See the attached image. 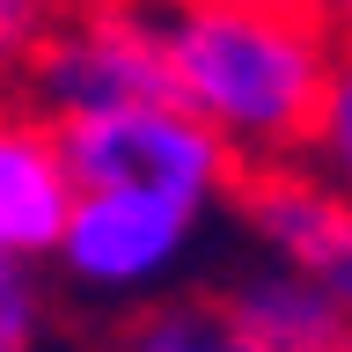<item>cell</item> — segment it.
Listing matches in <instances>:
<instances>
[{"label": "cell", "instance_id": "cell-12", "mask_svg": "<svg viewBox=\"0 0 352 352\" xmlns=\"http://www.w3.org/2000/svg\"><path fill=\"white\" fill-rule=\"evenodd\" d=\"M316 8H323V22L338 30V37H352V0H316Z\"/></svg>", "mask_w": 352, "mask_h": 352}, {"label": "cell", "instance_id": "cell-1", "mask_svg": "<svg viewBox=\"0 0 352 352\" xmlns=\"http://www.w3.org/2000/svg\"><path fill=\"white\" fill-rule=\"evenodd\" d=\"M162 52H169V103L213 125L242 169L294 162L316 125L338 30L316 0H162Z\"/></svg>", "mask_w": 352, "mask_h": 352}, {"label": "cell", "instance_id": "cell-7", "mask_svg": "<svg viewBox=\"0 0 352 352\" xmlns=\"http://www.w3.org/2000/svg\"><path fill=\"white\" fill-rule=\"evenodd\" d=\"M220 308L235 316L250 352H345V330H352V316L316 279H301V272H286L272 257L257 272H242L220 294Z\"/></svg>", "mask_w": 352, "mask_h": 352}, {"label": "cell", "instance_id": "cell-5", "mask_svg": "<svg viewBox=\"0 0 352 352\" xmlns=\"http://www.w3.org/2000/svg\"><path fill=\"white\" fill-rule=\"evenodd\" d=\"M235 213L272 264L316 279L352 316V198L338 184H323L301 154L294 162H257L235 184Z\"/></svg>", "mask_w": 352, "mask_h": 352}, {"label": "cell", "instance_id": "cell-9", "mask_svg": "<svg viewBox=\"0 0 352 352\" xmlns=\"http://www.w3.org/2000/svg\"><path fill=\"white\" fill-rule=\"evenodd\" d=\"M301 162L352 198V37H338V52H330V74H323V96H316V125H308Z\"/></svg>", "mask_w": 352, "mask_h": 352}, {"label": "cell", "instance_id": "cell-13", "mask_svg": "<svg viewBox=\"0 0 352 352\" xmlns=\"http://www.w3.org/2000/svg\"><path fill=\"white\" fill-rule=\"evenodd\" d=\"M44 8H52V15H59V8H81V0H44Z\"/></svg>", "mask_w": 352, "mask_h": 352}, {"label": "cell", "instance_id": "cell-2", "mask_svg": "<svg viewBox=\"0 0 352 352\" xmlns=\"http://www.w3.org/2000/svg\"><path fill=\"white\" fill-rule=\"evenodd\" d=\"M52 132H59L74 191H154V198L191 206V213H213L242 184L235 147L169 96L162 103L88 110V118H66Z\"/></svg>", "mask_w": 352, "mask_h": 352}, {"label": "cell", "instance_id": "cell-8", "mask_svg": "<svg viewBox=\"0 0 352 352\" xmlns=\"http://www.w3.org/2000/svg\"><path fill=\"white\" fill-rule=\"evenodd\" d=\"M110 352H250V338L220 308V294H162L125 316Z\"/></svg>", "mask_w": 352, "mask_h": 352}, {"label": "cell", "instance_id": "cell-3", "mask_svg": "<svg viewBox=\"0 0 352 352\" xmlns=\"http://www.w3.org/2000/svg\"><path fill=\"white\" fill-rule=\"evenodd\" d=\"M15 96L37 118L66 125L118 103H162L169 96V52H162V0H81L44 22L37 52L22 59Z\"/></svg>", "mask_w": 352, "mask_h": 352}, {"label": "cell", "instance_id": "cell-14", "mask_svg": "<svg viewBox=\"0 0 352 352\" xmlns=\"http://www.w3.org/2000/svg\"><path fill=\"white\" fill-rule=\"evenodd\" d=\"M345 352H352V330H345Z\"/></svg>", "mask_w": 352, "mask_h": 352}, {"label": "cell", "instance_id": "cell-11", "mask_svg": "<svg viewBox=\"0 0 352 352\" xmlns=\"http://www.w3.org/2000/svg\"><path fill=\"white\" fill-rule=\"evenodd\" d=\"M44 22H52V8L44 0H0V88H15L22 59L37 52Z\"/></svg>", "mask_w": 352, "mask_h": 352}, {"label": "cell", "instance_id": "cell-10", "mask_svg": "<svg viewBox=\"0 0 352 352\" xmlns=\"http://www.w3.org/2000/svg\"><path fill=\"white\" fill-rule=\"evenodd\" d=\"M52 330V301H44L37 264L0 257V352H37Z\"/></svg>", "mask_w": 352, "mask_h": 352}, {"label": "cell", "instance_id": "cell-6", "mask_svg": "<svg viewBox=\"0 0 352 352\" xmlns=\"http://www.w3.org/2000/svg\"><path fill=\"white\" fill-rule=\"evenodd\" d=\"M66 213H74V176L52 118H37L15 88H0V257L52 264Z\"/></svg>", "mask_w": 352, "mask_h": 352}, {"label": "cell", "instance_id": "cell-4", "mask_svg": "<svg viewBox=\"0 0 352 352\" xmlns=\"http://www.w3.org/2000/svg\"><path fill=\"white\" fill-rule=\"evenodd\" d=\"M198 220L206 213L154 191H74L52 264L88 301H154L198 250Z\"/></svg>", "mask_w": 352, "mask_h": 352}]
</instances>
